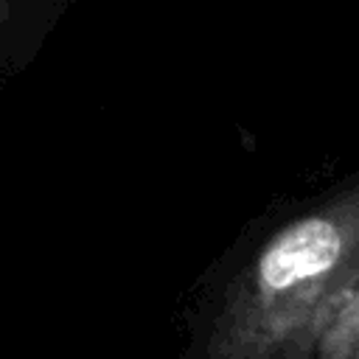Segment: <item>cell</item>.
Listing matches in <instances>:
<instances>
[{
	"label": "cell",
	"mask_w": 359,
	"mask_h": 359,
	"mask_svg": "<svg viewBox=\"0 0 359 359\" xmlns=\"http://www.w3.org/2000/svg\"><path fill=\"white\" fill-rule=\"evenodd\" d=\"M342 238L328 219H303L286 227L258 261V283L266 294L292 289L323 275L339 258Z\"/></svg>",
	"instance_id": "6da1fadb"
},
{
	"label": "cell",
	"mask_w": 359,
	"mask_h": 359,
	"mask_svg": "<svg viewBox=\"0 0 359 359\" xmlns=\"http://www.w3.org/2000/svg\"><path fill=\"white\" fill-rule=\"evenodd\" d=\"M79 0H0V79L28 65Z\"/></svg>",
	"instance_id": "7a4b0ae2"
}]
</instances>
